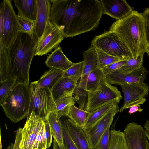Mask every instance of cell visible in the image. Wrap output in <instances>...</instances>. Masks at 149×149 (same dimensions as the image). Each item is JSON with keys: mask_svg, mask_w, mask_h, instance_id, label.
Instances as JSON below:
<instances>
[{"mask_svg": "<svg viewBox=\"0 0 149 149\" xmlns=\"http://www.w3.org/2000/svg\"><path fill=\"white\" fill-rule=\"evenodd\" d=\"M30 86L31 100L27 117L34 111L44 121L55 110L56 105L51 91L48 88L39 87L34 81L31 82Z\"/></svg>", "mask_w": 149, "mask_h": 149, "instance_id": "5", "label": "cell"}, {"mask_svg": "<svg viewBox=\"0 0 149 149\" xmlns=\"http://www.w3.org/2000/svg\"><path fill=\"white\" fill-rule=\"evenodd\" d=\"M90 112L77 107L74 104L70 106L66 116L78 125L84 128Z\"/></svg>", "mask_w": 149, "mask_h": 149, "instance_id": "25", "label": "cell"}, {"mask_svg": "<svg viewBox=\"0 0 149 149\" xmlns=\"http://www.w3.org/2000/svg\"><path fill=\"white\" fill-rule=\"evenodd\" d=\"M146 133L149 142V132L146 131Z\"/></svg>", "mask_w": 149, "mask_h": 149, "instance_id": "46", "label": "cell"}, {"mask_svg": "<svg viewBox=\"0 0 149 149\" xmlns=\"http://www.w3.org/2000/svg\"><path fill=\"white\" fill-rule=\"evenodd\" d=\"M110 127L106 130L101 137L97 146L94 149H110Z\"/></svg>", "mask_w": 149, "mask_h": 149, "instance_id": "36", "label": "cell"}, {"mask_svg": "<svg viewBox=\"0 0 149 149\" xmlns=\"http://www.w3.org/2000/svg\"><path fill=\"white\" fill-rule=\"evenodd\" d=\"M127 60L116 62L103 68L101 69L104 75L106 76L115 72L124 65Z\"/></svg>", "mask_w": 149, "mask_h": 149, "instance_id": "37", "label": "cell"}, {"mask_svg": "<svg viewBox=\"0 0 149 149\" xmlns=\"http://www.w3.org/2000/svg\"><path fill=\"white\" fill-rule=\"evenodd\" d=\"M143 55H141L136 59H129L124 65L116 70L122 73H128L139 69L143 66Z\"/></svg>", "mask_w": 149, "mask_h": 149, "instance_id": "31", "label": "cell"}, {"mask_svg": "<svg viewBox=\"0 0 149 149\" xmlns=\"http://www.w3.org/2000/svg\"><path fill=\"white\" fill-rule=\"evenodd\" d=\"M123 132L130 149H149L146 131L141 125L134 122L129 123Z\"/></svg>", "mask_w": 149, "mask_h": 149, "instance_id": "11", "label": "cell"}, {"mask_svg": "<svg viewBox=\"0 0 149 149\" xmlns=\"http://www.w3.org/2000/svg\"><path fill=\"white\" fill-rule=\"evenodd\" d=\"M143 128L146 131L149 132V119L146 121L144 124Z\"/></svg>", "mask_w": 149, "mask_h": 149, "instance_id": "44", "label": "cell"}, {"mask_svg": "<svg viewBox=\"0 0 149 149\" xmlns=\"http://www.w3.org/2000/svg\"><path fill=\"white\" fill-rule=\"evenodd\" d=\"M81 77L72 76L61 78L51 90L54 101L64 94L73 92Z\"/></svg>", "mask_w": 149, "mask_h": 149, "instance_id": "18", "label": "cell"}, {"mask_svg": "<svg viewBox=\"0 0 149 149\" xmlns=\"http://www.w3.org/2000/svg\"><path fill=\"white\" fill-rule=\"evenodd\" d=\"M103 14L107 15L112 18L121 20L133 11V8L130 6L124 0H101Z\"/></svg>", "mask_w": 149, "mask_h": 149, "instance_id": "14", "label": "cell"}, {"mask_svg": "<svg viewBox=\"0 0 149 149\" xmlns=\"http://www.w3.org/2000/svg\"><path fill=\"white\" fill-rule=\"evenodd\" d=\"M140 105L132 106L129 108L128 113L130 114L134 113L137 111L141 112L143 109L140 107Z\"/></svg>", "mask_w": 149, "mask_h": 149, "instance_id": "42", "label": "cell"}, {"mask_svg": "<svg viewBox=\"0 0 149 149\" xmlns=\"http://www.w3.org/2000/svg\"><path fill=\"white\" fill-rule=\"evenodd\" d=\"M146 101V99L145 98H140L128 104L124 108V110L125 109L129 108L132 106L140 105L144 103Z\"/></svg>", "mask_w": 149, "mask_h": 149, "instance_id": "41", "label": "cell"}, {"mask_svg": "<svg viewBox=\"0 0 149 149\" xmlns=\"http://www.w3.org/2000/svg\"><path fill=\"white\" fill-rule=\"evenodd\" d=\"M104 76L102 69L99 68L91 72L87 79L86 87L87 93L95 91Z\"/></svg>", "mask_w": 149, "mask_h": 149, "instance_id": "29", "label": "cell"}, {"mask_svg": "<svg viewBox=\"0 0 149 149\" xmlns=\"http://www.w3.org/2000/svg\"><path fill=\"white\" fill-rule=\"evenodd\" d=\"M38 42L35 34L19 32L8 48L11 66V76L18 81L29 84V71Z\"/></svg>", "mask_w": 149, "mask_h": 149, "instance_id": "3", "label": "cell"}, {"mask_svg": "<svg viewBox=\"0 0 149 149\" xmlns=\"http://www.w3.org/2000/svg\"><path fill=\"white\" fill-rule=\"evenodd\" d=\"M141 14L144 20L146 40L149 46V7L145 8Z\"/></svg>", "mask_w": 149, "mask_h": 149, "instance_id": "38", "label": "cell"}, {"mask_svg": "<svg viewBox=\"0 0 149 149\" xmlns=\"http://www.w3.org/2000/svg\"><path fill=\"white\" fill-rule=\"evenodd\" d=\"M13 1L18 11L24 17L36 20L37 10L36 0H14Z\"/></svg>", "mask_w": 149, "mask_h": 149, "instance_id": "23", "label": "cell"}, {"mask_svg": "<svg viewBox=\"0 0 149 149\" xmlns=\"http://www.w3.org/2000/svg\"><path fill=\"white\" fill-rule=\"evenodd\" d=\"M64 37L61 31L49 19L42 36L38 41L35 56H41L51 52L53 49L59 47Z\"/></svg>", "mask_w": 149, "mask_h": 149, "instance_id": "8", "label": "cell"}, {"mask_svg": "<svg viewBox=\"0 0 149 149\" xmlns=\"http://www.w3.org/2000/svg\"><path fill=\"white\" fill-rule=\"evenodd\" d=\"M147 53L148 55V57H149V49L148 51V52H147Z\"/></svg>", "mask_w": 149, "mask_h": 149, "instance_id": "47", "label": "cell"}, {"mask_svg": "<svg viewBox=\"0 0 149 149\" xmlns=\"http://www.w3.org/2000/svg\"><path fill=\"white\" fill-rule=\"evenodd\" d=\"M118 104L115 105L108 112L89 127L84 128L92 149L98 145L107 129L110 127L113 118L120 111Z\"/></svg>", "mask_w": 149, "mask_h": 149, "instance_id": "10", "label": "cell"}, {"mask_svg": "<svg viewBox=\"0 0 149 149\" xmlns=\"http://www.w3.org/2000/svg\"><path fill=\"white\" fill-rule=\"evenodd\" d=\"M37 10L34 33L38 41L43 35L48 20L50 19L51 5L49 0H36Z\"/></svg>", "mask_w": 149, "mask_h": 149, "instance_id": "16", "label": "cell"}, {"mask_svg": "<svg viewBox=\"0 0 149 149\" xmlns=\"http://www.w3.org/2000/svg\"><path fill=\"white\" fill-rule=\"evenodd\" d=\"M69 133L78 149H92L84 128L69 118L64 121Z\"/></svg>", "mask_w": 149, "mask_h": 149, "instance_id": "17", "label": "cell"}, {"mask_svg": "<svg viewBox=\"0 0 149 149\" xmlns=\"http://www.w3.org/2000/svg\"><path fill=\"white\" fill-rule=\"evenodd\" d=\"M4 26V5L3 1L0 6V39H3Z\"/></svg>", "mask_w": 149, "mask_h": 149, "instance_id": "40", "label": "cell"}, {"mask_svg": "<svg viewBox=\"0 0 149 149\" xmlns=\"http://www.w3.org/2000/svg\"><path fill=\"white\" fill-rule=\"evenodd\" d=\"M109 30L117 34L129 50L133 58L137 59L148 51L144 19L141 13L136 10L114 22Z\"/></svg>", "mask_w": 149, "mask_h": 149, "instance_id": "2", "label": "cell"}, {"mask_svg": "<svg viewBox=\"0 0 149 149\" xmlns=\"http://www.w3.org/2000/svg\"><path fill=\"white\" fill-rule=\"evenodd\" d=\"M148 71L143 66L139 69L128 73H122L117 70L106 76L111 84L120 85L132 83H142L146 77Z\"/></svg>", "mask_w": 149, "mask_h": 149, "instance_id": "12", "label": "cell"}, {"mask_svg": "<svg viewBox=\"0 0 149 149\" xmlns=\"http://www.w3.org/2000/svg\"><path fill=\"white\" fill-rule=\"evenodd\" d=\"M96 49L98 54L99 67L100 69L113 63L129 59L112 56L99 49Z\"/></svg>", "mask_w": 149, "mask_h": 149, "instance_id": "32", "label": "cell"}, {"mask_svg": "<svg viewBox=\"0 0 149 149\" xmlns=\"http://www.w3.org/2000/svg\"><path fill=\"white\" fill-rule=\"evenodd\" d=\"M19 32L29 35L34 33L35 21L24 17L19 11L17 15Z\"/></svg>", "mask_w": 149, "mask_h": 149, "instance_id": "30", "label": "cell"}, {"mask_svg": "<svg viewBox=\"0 0 149 149\" xmlns=\"http://www.w3.org/2000/svg\"><path fill=\"white\" fill-rule=\"evenodd\" d=\"M47 142L44 123L41 127L32 149H47Z\"/></svg>", "mask_w": 149, "mask_h": 149, "instance_id": "33", "label": "cell"}, {"mask_svg": "<svg viewBox=\"0 0 149 149\" xmlns=\"http://www.w3.org/2000/svg\"><path fill=\"white\" fill-rule=\"evenodd\" d=\"M30 100V85L18 82L1 106L6 116L16 123L27 117Z\"/></svg>", "mask_w": 149, "mask_h": 149, "instance_id": "4", "label": "cell"}, {"mask_svg": "<svg viewBox=\"0 0 149 149\" xmlns=\"http://www.w3.org/2000/svg\"><path fill=\"white\" fill-rule=\"evenodd\" d=\"M46 65L50 68H55L65 71L74 63L70 61L65 56L61 48L58 47L48 56Z\"/></svg>", "mask_w": 149, "mask_h": 149, "instance_id": "19", "label": "cell"}, {"mask_svg": "<svg viewBox=\"0 0 149 149\" xmlns=\"http://www.w3.org/2000/svg\"><path fill=\"white\" fill-rule=\"evenodd\" d=\"M18 81L15 78L10 76L4 81L0 82V105L13 90Z\"/></svg>", "mask_w": 149, "mask_h": 149, "instance_id": "28", "label": "cell"}, {"mask_svg": "<svg viewBox=\"0 0 149 149\" xmlns=\"http://www.w3.org/2000/svg\"><path fill=\"white\" fill-rule=\"evenodd\" d=\"M110 149H130L123 132L120 130H110Z\"/></svg>", "mask_w": 149, "mask_h": 149, "instance_id": "27", "label": "cell"}, {"mask_svg": "<svg viewBox=\"0 0 149 149\" xmlns=\"http://www.w3.org/2000/svg\"><path fill=\"white\" fill-rule=\"evenodd\" d=\"M91 46L110 55L129 59L133 58L129 50L117 34L109 30L96 36Z\"/></svg>", "mask_w": 149, "mask_h": 149, "instance_id": "7", "label": "cell"}, {"mask_svg": "<svg viewBox=\"0 0 149 149\" xmlns=\"http://www.w3.org/2000/svg\"><path fill=\"white\" fill-rule=\"evenodd\" d=\"M86 111L91 112L109 103L119 102L123 98L118 88L107 81L105 76L94 91L88 92Z\"/></svg>", "mask_w": 149, "mask_h": 149, "instance_id": "6", "label": "cell"}, {"mask_svg": "<svg viewBox=\"0 0 149 149\" xmlns=\"http://www.w3.org/2000/svg\"><path fill=\"white\" fill-rule=\"evenodd\" d=\"M64 71L51 68L46 71L38 81H34L39 87L48 88L51 91L52 88L63 76Z\"/></svg>", "mask_w": 149, "mask_h": 149, "instance_id": "22", "label": "cell"}, {"mask_svg": "<svg viewBox=\"0 0 149 149\" xmlns=\"http://www.w3.org/2000/svg\"><path fill=\"white\" fill-rule=\"evenodd\" d=\"M14 145V144L11 143V144L9 145L6 149H13Z\"/></svg>", "mask_w": 149, "mask_h": 149, "instance_id": "45", "label": "cell"}, {"mask_svg": "<svg viewBox=\"0 0 149 149\" xmlns=\"http://www.w3.org/2000/svg\"><path fill=\"white\" fill-rule=\"evenodd\" d=\"M53 149H65L64 146L61 147L58 146L55 139H54Z\"/></svg>", "mask_w": 149, "mask_h": 149, "instance_id": "43", "label": "cell"}, {"mask_svg": "<svg viewBox=\"0 0 149 149\" xmlns=\"http://www.w3.org/2000/svg\"><path fill=\"white\" fill-rule=\"evenodd\" d=\"M50 21L64 37H73L95 30L103 15L98 0H53Z\"/></svg>", "mask_w": 149, "mask_h": 149, "instance_id": "1", "label": "cell"}, {"mask_svg": "<svg viewBox=\"0 0 149 149\" xmlns=\"http://www.w3.org/2000/svg\"><path fill=\"white\" fill-rule=\"evenodd\" d=\"M124 95V102L120 112L128 104L140 98H145L149 92V86L145 83H132L121 84L120 85Z\"/></svg>", "mask_w": 149, "mask_h": 149, "instance_id": "13", "label": "cell"}, {"mask_svg": "<svg viewBox=\"0 0 149 149\" xmlns=\"http://www.w3.org/2000/svg\"><path fill=\"white\" fill-rule=\"evenodd\" d=\"M45 127V135L47 142V149L49 148L52 142V137L51 129L48 119L43 121Z\"/></svg>", "mask_w": 149, "mask_h": 149, "instance_id": "39", "label": "cell"}, {"mask_svg": "<svg viewBox=\"0 0 149 149\" xmlns=\"http://www.w3.org/2000/svg\"><path fill=\"white\" fill-rule=\"evenodd\" d=\"M83 61L74 63L70 67L64 71L63 77L72 76H81L82 73Z\"/></svg>", "mask_w": 149, "mask_h": 149, "instance_id": "34", "label": "cell"}, {"mask_svg": "<svg viewBox=\"0 0 149 149\" xmlns=\"http://www.w3.org/2000/svg\"><path fill=\"white\" fill-rule=\"evenodd\" d=\"M119 103L118 102H111L90 112L84 128H87L91 126L105 114L115 105L118 104Z\"/></svg>", "mask_w": 149, "mask_h": 149, "instance_id": "26", "label": "cell"}, {"mask_svg": "<svg viewBox=\"0 0 149 149\" xmlns=\"http://www.w3.org/2000/svg\"><path fill=\"white\" fill-rule=\"evenodd\" d=\"M63 144L65 149H78L72 140L64 121L61 123Z\"/></svg>", "mask_w": 149, "mask_h": 149, "instance_id": "35", "label": "cell"}, {"mask_svg": "<svg viewBox=\"0 0 149 149\" xmlns=\"http://www.w3.org/2000/svg\"><path fill=\"white\" fill-rule=\"evenodd\" d=\"M78 100L73 92L64 94L55 101L56 107L54 111L59 118L62 116H66L70 106Z\"/></svg>", "mask_w": 149, "mask_h": 149, "instance_id": "21", "label": "cell"}, {"mask_svg": "<svg viewBox=\"0 0 149 149\" xmlns=\"http://www.w3.org/2000/svg\"><path fill=\"white\" fill-rule=\"evenodd\" d=\"M11 66L8 49L3 39H0V82L11 76Z\"/></svg>", "mask_w": 149, "mask_h": 149, "instance_id": "20", "label": "cell"}, {"mask_svg": "<svg viewBox=\"0 0 149 149\" xmlns=\"http://www.w3.org/2000/svg\"><path fill=\"white\" fill-rule=\"evenodd\" d=\"M44 123L42 119L34 111L27 117L23 128L25 134L24 149H32L39 131Z\"/></svg>", "mask_w": 149, "mask_h": 149, "instance_id": "15", "label": "cell"}, {"mask_svg": "<svg viewBox=\"0 0 149 149\" xmlns=\"http://www.w3.org/2000/svg\"><path fill=\"white\" fill-rule=\"evenodd\" d=\"M47 119L54 139L59 146H64L61 122L60 118L56 113L53 111L49 114Z\"/></svg>", "mask_w": 149, "mask_h": 149, "instance_id": "24", "label": "cell"}, {"mask_svg": "<svg viewBox=\"0 0 149 149\" xmlns=\"http://www.w3.org/2000/svg\"><path fill=\"white\" fill-rule=\"evenodd\" d=\"M4 5V26L3 39L8 48L13 44L19 32V26L11 1H3Z\"/></svg>", "mask_w": 149, "mask_h": 149, "instance_id": "9", "label": "cell"}]
</instances>
